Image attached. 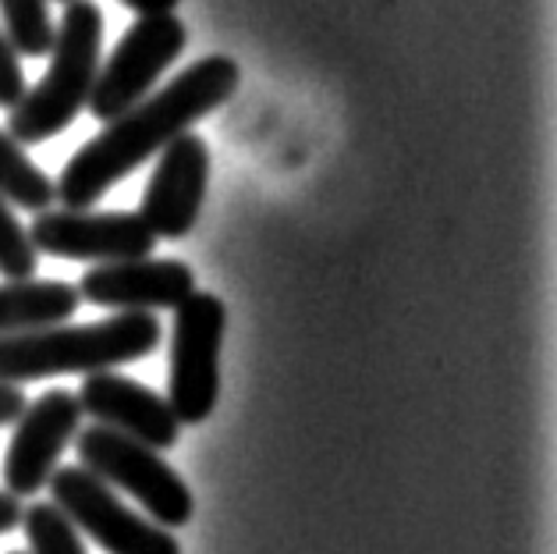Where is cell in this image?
I'll return each instance as SVG.
<instances>
[{"label": "cell", "mask_w": 557, "mask_h": 554, "mask_svg": "<svg viewBox=\"0 0 557 554\" xmlns=\"http://www.w3.org/2000/svg\"><path fill=\"white\" fill-rule=\"evenodd\" d=\"M29 242L36 253L58 256V260L117 263L149 256L157 235L139 213L128 210H39L29 224Z\"/></svg>", "instance_id": "cell-8"}, {"label": "cell", "mask_w": 557, "mask_h": 554, "mask_svg": "<svg viewBox=\"0 0 557 554\" xmlns=\"http://www.w3.org/2000/svg\"><path fill=\"white\" fill-rule=\"evenodd\" d=\"M47 488L75 530L97 540L107 554H182L178 537L132 512L111 483L86 466H58Z\"/></svg>", "instance_id": "cell-6"}, {"label": "cell", "mask_w": 557, "mask_h": 554, "mask_svg": "<svg viewBox=\"0 0 557 554\" xmlns=\"http://www.w3.org/2000/svg\"><path fill=\"white\" fill-rule=\"evenodd\" d=\"M18 530H25L29 554H89L83 544V533L75 530V522L53 502H36L22 508Z\"/></svg>", "instance_id": "cell-15"}, {"label": "cell", "mask_w": 557, "mask_h": 554, "mask_svg": "<svg viewBox=\"0 0 557 554\" xmlns=\"http://www.w3.org/2000/svg\"><path fill=\"white\" fill-rule=\"evenodd\" d=\"M53 4H72V0H53Z\"/></svg>", "instance_id": "cell-22"}, {"label": "cell", "mask_w": 557, "mask_h": 554, "mask_svg": "<svg viewBox=\"0 0 557 554\" xmlns=\"http://www.w3.org/2000/svg\"><path fill=\"white\" fill-rule=\"evenodd\" d=\"M103 15L92 0H72L53 29L50 67L44 78L25 89V97L11 107L8 135L18 146L47 143L61 135L89 100V89L100 72Z\"/></svg>", "instance_id": "cell-3"}, {"label": "cell", "mask_w": 557, "mask_h": 554, "mask_svg": "<svg viewBox=\"0 0 557 554\" xmlns=\"http://www.w3.org/2000/svg\"><path fill=\"white\" fill-rule=\"evenodd\" d=\"M160 345L153 313H114L97 323H53L0 337V384H29L61 373H100L146 359Z\"/></svg>", "instance_id": "cell-2"}, {"label": "cell", "mask_w": 557, "mask_h": 554, "mask_svg": "<svg viewBox=\"0 0 557 554\" xmlns=\"http://www.w3.org/2000/svg\"><path fill=\"white\" fill-rule=\"evenodd\" d=\"M182 50H185V25L178 15L139 19L121 36L111 58L100 64L97 83H92L86 100L89 114L111 121L139 100H146L160 83V75L178 61Z\"/></svg>", "instance_id": "cell-7"}, {"label": "cell", "mask_w": 557, "mask_h": 554, "mask_svg": "<svg viewBox=\"0 0 557 554\" xmlns=\"http://www.w3.org/2000/svg\"><path fill=\"white\" fill-rule=\"evenodd\" d=\"M36 267H39V253L33 249L29 232L15 218L11 202L0 196V278L29 281L36 278Z\"/></svg>", "instance_id": "cell-17"}, {"label": "cell", "mask_w": 557, "mask_h": 554, "mask_svg": "<svg viewBox=\"0 0 557 554\" xmlns=\"http://www.w3.org/2000/svg\"><path fill=\"white\" fill-rule=\"evenodd\" d=\"M0 15L11 47L25 58H47L53 47V22L50 0H0Z\"/></svg>", "instance_id": "cell-16"}, {"label": "cell", "mask_w": 557, "mask_h": 554, "mask_svg": "<svg viewBox=\"0 0 557 554\" xmlns=\"http://www.w3.org/2000/svg\"><path fill=\"white\" fill-rule=\"evenodd\" d=\"M238 78L242 75L235 61L224 53H210V58L188 64L182 75H174L164 89L149 93L125 114L107 121V128L92 135L53 182L64 210H89L135 168L164 150L171 139L193 132L196 121L221 111L235 97Z\"/></svg>", "instance_id": "cell-1"}, {"label": "cell", "mask_w": 557, "mask_h": 554, "mask_svg": "<svg viewBox=\"0 0 557 554\" xmlns=\"http://www.w3.org/2000/svg\"><path fill=\"white\" fill-rule=\"evenodd\" d=\"M0 196L33 213L50 210L53 199H58L50 174L4 128H0Z\"/></svg>", "instance_id": "cell-14"}, {"label": "cell", "mask_w": 557, "mask_h": 554, "mask_svg": "<svg viewBox=\"0 0 557 554\" xmlns=\"http://www.w3.org/2000/svg\"><path fill=\"white\" fill-rule=\"evenodd\" d=\"M8 554H25V551H8Z\"/></svg>", "instance_id": "cell-23"}, {"label": "cell", "mask_w": 557, "mask_h": 554, "mask_svg": "<svg viewBox=\"0 0 557 554\" xmlns=\"http://www.w3.org/2000/svg\"><path fill=\"white\" fill-rule=\"evenodd\" d=\"M125 8H132L139 19H149V15H174V8L182 4V0H121Z\"/></svg>", "instance_id": "cell-21"}, {"label": "cell", "mask_w": 557, "mask_h": 554, "mask_svg": "<svg viewBox=\"0 0 557 554\" xmlns=\"http://www.w3.org/2000/svg\"><path fill=\"white\" fill-rule=\"evenodd\" d=\"M227 309L210 292H193L174 306L168 405L178 423H202L221 395V345Z\"/></svg>", "instance_id": "cell-5"}, {"label": "cell", "mask_w": 557, "mask_h": 554, "mask_svg": "<svg viewBox=\"0 0 557 554\" xmlns=\"http://www.w3.org/2000/svg\"><path fill=\"white\" fill-rule=\"evenodd\" d=\"M83 427V405L75 391L53 387L29 402L15 420L8 455H4V488L15 497H33L50 483L67 444Z\"/></svg>", "instance_id": "cell-9"}, {"label": "cell", "mask_w": 557, "mask_h": 554, "mask_svg": "<svg viewBox=\"0 0 557 554\" xmlns=\"http://www.w3.org/2000/svg\"><path fill=\"white\" fill-rule=\"evenodd\" d=\"M210 185V146L196 132L171 139L143 193L139 218L157 238H185L196 227Z\"/></svg>", "instance_id": "cell-10"}, {"label": "cell", "mask_w": 557, "mask_h": 554, "mask_svg": "<svg viewBox=\"0 0 557 554\" xmlns=\"http://www.w3.org/2000/svg\"><path fill=\"white\" fill-rule=\"evenodd\" d=\"M25 409V391L15 384H0V427L15 423Z\"/></svg>", "instance_id": "cell-19"}, {"label": "cell", "mask_w": 557, "mask_h": 554, "mask_svg": "<svg viewBox=\"0 0 557 554\" xmlns=\"http://www.w3.org/2000/svg\"><path fill=\"white\" fill-rule=\"evenodd\" d=\"M75 398L83 405V416H92L100 427H111L153 452L174 448L182 438V423L174 420L168 398L125 373H89Z\"/></svg>", "instance_id": "cell-12"}, {"label": "cell", "mask_w": 557, "mask_h": 554, "mask_svg": "<svg viewBox=\"0 0 557 554\" xmlns=\"http://www.w3.org/2000/svg\"><path fill=\"white\" fill-rule=\"evenodd\" d=\"M18 522H22V502L15 494L0 491V537L18 530Z\"/></svg>", "instance_id": "cell-20"}, {"label": "cell", "mask_w": 557, "mask_h": 554, "mask_svg": "<svg viewBox=\"0 0 557 554\" xmlns=\"http://www.w3.org/2000/svg\"><path fill=\"white\" fill-rule=\"evenodd\" d=\"M78 303H83L78 288L64 281H4L0 285V337L72 320Z\"/></svg>", "instance_id": "cell-13"}, {"label": "cell", "mask_w": 557, "mask_h": 554, "mask_svg": "<svg viewBox=\"0 0 557 554\" xmlns=\"http://www.w3.org/2000/svg\"><path fill=\"white\" fill-rule=\"evenodd\" d=\"M75 448H78V466H86L103 483L135 497L157 526L178 530V526H188V519H193L196 512L193 494H188L178 472L160 458V452L100 423L83 430Z\"/></svg>", "instance_id": "cell-4"}, {"label": "cell", "mask_w": 557, "mask_h": 554, "mask_svg": "<svg viewBox=\"0 0 557 554\" xmlns=\"http://www.w3.org/2000/svg\"><path fill=\"white\" fill-rule=\"evenodd\" d=\"M196 292V274L182 260H117L97 263L83 274L78 299L92 306L117 309V313H153V309H174Z\"/></svg>", "instance_id": "cell-11"}, {"label": "cell", "mask_w": 557, "mask_h": 554, "mask_svg": "<svg viewBox=\"0 0 557 554\" xmlns=\"http://www.w3.org/2000/svg\"><path fill=\"white\" fill-rule=\"evenodd\" d=\"M25 72L18 61V50L11 47L8 33L0 29V111H11L25 97Z\"/></svg>", "instance_id": "cell-18"}]
</instances>
